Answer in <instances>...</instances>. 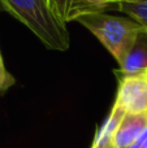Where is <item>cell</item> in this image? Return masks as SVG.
Wrapping results in <instances>:
<instances>
[{"mask_svg":"<svg viewBox=\"0 0 147 148\" xmlns=\"http://www.w3.org/2000/svg\"><path fill=\"white\" fill-rule=\"evenodd\" d=\"M137 143L141 146V148H147V127L141 133L139 138L137 139Z\"/></svg>","mask_w":147,"mask_h":148,"instance_id":"10","label":"cell"},{"mask_svg":"<svg viewBox=\"0 0 147 148\" xmlns=\"http://www.w3.org/2000/svg\"><path fill=\"white\" fill-rule=\"evenodd\" d=\"M125 114H126L125 110H122L120 107L113 104V108H112L109 116L104 121L100 130L96 133L93 146H108V144H112V138H113L115 133H116L117 127L121 123L122 118L125 117Z\"/></svg>","mask_w":147,"mask_h":148,"instance_id":"6","label":"cell"},{"mask_svg":"<svg viewBox=\"0 0 147 148\" xmlns=\"http://www.w3.org/2000/svg\"><path fill=\"white\" fill-rule=\"evenodd\" d=\"M0 4L47 48L60 52L69 48L70 36L67 23L56 17L48 0H0Z\"/></svg>","mask_w":147,"mask_h":148,"instance_id":"1","label":"cell"},{"mask_svg":"<svg viewBox=\"0 0 147 148\" xmlns=\"http://www.w3.org/2000/svg\"><path fill=\"white\" fill-rule=\"evenodd\" d=\"M141 36L121 66V72L124 73V75L141 74L147 69V44L145 43V39Z\"/></svg>","mask_w":147,"mask_h":148,"instance_id":"7","label":"cell"},{"mask_svg":"<svg viewBox=\"0 0 147 148\" xmlns=\"http://www.w3.org/2000/svg\"><path fill=\"white\" fill-rule=\"evenodd\" d=\"M78 23L85 26L91 34L99 39L102 44L119 62L124 65L126 57L137 44L138 39L145 34L142 26L129 18H121L107 13H94L78 18Z\"/></svg>","mask_w":147,"mask_h":148,"instance_id":"2","label":"cell"},{"mask_svg":"<svg viewBox=\"0 0 147 148\" xmlns=\"http://www.w3.org/2000/svg\"><path fill=\"white\" fill-rule=\"evenodd\" d=\"M14 84V78L13 75L5 69L4 61H3L1 53H0V91H5L10 86Z\"/></svg>","mask_w":147,"mask_h":148,"instance_id":"9","label":"cell"},{"mask_svg":"<svg viewBox=\"0 0 147 148\" xmlns=\"http://www.w3.org/2000/svg\"><path fill=\"white\" fill-rule=\"evenodd\" d=\"M146 127L147 113H141V114L128 113L122 118L121 123L112 138V146L113 148H128L137 142L141 133Z\"/></svg>","mask_w":147,"mask_h":148,"instance_id":"5","label":"cell"},{"mask_svg":"<svg viewBox=\"0 0 147 148\" xmlns=\"http://www.w3.org/2000/svg\"><path fill=\"white\" fill-rule=\"evenodd\" d=\"M91 148H113L112 144H108V146H93Z\"/></svg>","mask_w":147,"mask_h":148,"instance_id":"11","label":"cell"},{"mask_svg":"<svg viewBox=\"0 0 147 148\" xmlns=\"http://www.w3.org/2000/svg\"><path fill=\"white\" fill-rule=\"evenodd\" d=\"M128 148H141V146H139V144H138V143H137V142H135V143H133V144H132V146H129V147H128Z\"/></svg>","mask_w":147,"mask_h":148,"instance_id":"12","label":"cell"},{"mask_svg":"<svg viewBox=\"0 0 147 148\" xmlns=\"http://www.w3.org/2000/svg\"><path fill=\"white\" fill-rule=\"evenodd\" d=\"M119 1H122V0H119Z\"/></svg>","mask_w":147,"mask_h":148,"instance_id":"14","label":"cell"},{"mask_svg":"<svg viewBox=\"0 0 147 148\" xmlns=\"http://www.w3.org/2000/svg\"><path fill=\"white\" fill-rule=\"evenodd\" d=\"M119 0H48L52 12L64 23L77 21L83 16L94 13H104L107 9H113Z\"/></svg>","mask_w":147,"mask_h":148,"instance_id":"4","label":"cell"},{"mask_svg":"<svg viewBox=\"0 0 147 148\" xmlns=\"http://www.w3.org/2000/svg\"><path fill=\"white\" fill-rule=\"evenodd\" d=\"M115 105L125 110L126 114L147 113V79L143 73L124 75L120 81Z\"/></svg>","mask_w":147,"mask_h":148,"instance_id":"3","label":"cell"},{"mask_svg":"<svg viewBox=\"0 0 147 148\" xmlns=\"http://www.w3.org/2000/svg\"><path fill=\"white\" fill-rule=\"evenodd\" d=\"M117 9L142 26L147 35V0H122L117 4Z\"/></svg>","mask_w":147,"mask_h":148,"instance_id":"8","label":"cell"},{"mask_svg":"<svg viewBox=\"0 0 147 148\" xmlns=\"http://www.w3.org/2000/svg\"><path fill=\"white\" fill-rule=\"evenodd\" d=\"M143 75H145V77H146V79H147V69L145 70V72H143Z\"/></svg>","mask_w":147,"mask_h":148,"instance_id":"13","label":"cell"}]
</instances>
